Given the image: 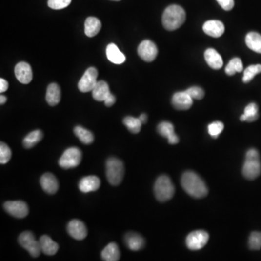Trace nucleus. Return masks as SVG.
I'll use <instances>...</instances> for the list:
<instances>
[{
  "label": "nucleus",
  "instance_id": "10",
  "mask_svg": "<svg viewBox=\"0 0 261 261\" xmlns=\"http://www.w3.org/2000/svg\"><path fill=\"white\" fill-rule=\"evenodd\" d=\"M4 208L7 213L18 219H23L28 216V205L21 201H7L4 204Z\"/></svg>",
  "mask_w": 261,
  "mask_h": 261
},
{
  "label": "nucleus",
  "instance_id": "43",
  "mask_svg": "<svg viewBox=\"0 0 261 261\" xmlns=\"http://www.w3.org/2000/svg\"><path fill=\"white\" fill-rule=\"evenodd\" d=\"M6 101H7V98H6L4 95H1V96H0V104H4L5 103Z\"/></svg>",
  "mask_w": 261,
  "mask_h": 261
},
{
  "label": "nucleus",
  "instance_id": "40",
  "mask_svg": "<svg viewBox=\"0 0 261 261\" xmlns=\"http://www.w3.org/2000/svg\"><path fill=\"white\" fill-rule=\"evenodd\" d=\"M116 100V97H115L113 94H110V95H109L108 98L104 100V104H105L107 107H111V106H113V104H115Z\"/></svg>",
  "mask_w": 261,
  "mask_h": 261
},
{
  "label": "nucleus",
  "instance_id": "36",
  "mask_svg": "<svg viewBox=\"0 0 261 261\" xmlns=\"http://www.w3.org/2000/svg\"><path fill=\"white\" fill-rule=\"evenodd\" d=\"M223 129H224V125L220 121L213 122L209 124L208 127L209 134L214 138L219 137Z\"/></svg>",
  "mask_w": 261,
  "mask_h": 261
},
{
  "label": "nucleus",
  "instance_id": "39",
  "mask_svg": "<svg viewBox=\"0 0 261 261\" xmlns=\"http://www.w3.org/2000/svg\"><path fill=\"white\" fill-rule=\"evenodd\" d=\"M217 1L220 4L221 7L226 11L232 10L235 6L234 0H217Z\"/></svg>",
  "mask_w": 261,
  "mask_h": 261
},
{
  "label": "nucleus",
  "instance_id": "16",
  "mask_svg": "<svg viewBox=\"0 0 261 261\" xmlns=\"http://www.w3.org/2000/svg\"><path fill=\"white\" fill-rule=\"evenodd\" d=\"M101 181L96 176H88L83 177L79 181V187L83 193L95 192L100 187Z\"/></svg>",
  "mask_w": 261,
  "mask_h": 261
},
{
  "label": "nucleus",
  "instance_id": "15",
  "mask_svg": "<svg viewBox=\"0 0 261 261\" xmlns=\"http://www.w3.org/2000/svg\"><path fill=\"white\" fill-rule=\"evenodd\" d=\"M158 131L161 136L168 139V143L176 144L179 143L178 136L174 132V126L168 121L161 122L158 126Z\"/></svg>",
  "mask_w": 261,
  "mask_h": 261
},
{
  "label": "nucleus",
  "instance_id": "41",
  "mask_svg": "<svg viewBox=\"0 0 261 261\" xmlns=\"http://www.w3.org/2000/svg\"><path fill=\"white\" fill-rule=\"evenodd\" d=\"M8 82L4 79H0V92L3 93V92H6L8 89Z\"/></svg>",
  "mask_w": 261,
  "mask_h": 261
},
{
  "label": "nucleus",
  "instance_id": "24",
  "mask_svg": "<svg viewBox=\"0 0 261 261\" xmlns=\"http://www.w3.org/2000/svg\"><path fill=\"white\" fill-rule=\"evenodd\" d=\"M61 100V90L60 86L56 83H52L49 85L46 93V100L50 106L57 105Z\"/></svg>",
  "mask_w": 261,
  "mask_h": 261
},
{
  "label": "nucleus",
  "instance_id": "20",
  "mask_svg": "<svg viewBox=\"0 0 261 261\" xmlns=\"http://www.w3.org/2000/svg\"><path fill=\"white\" fill-rule=\"evenodd\" d=\"M106 55L107 59L116 65H120L126 61V56L123 52H120L116 44L111 43L106 48Z\"/></svg>",
  "mask_w": 261,
  "mask_h": 261
},
{
  "label": "nucleus",
  "instance_id": "1",
  "mask_svg": "<svg viewBox=\"0 0 261 261\" xmlns=\"http://www.w3.org/2000/svg\"><path fill=\"white\" fill-rule=\"evenodd\" d=\"M181 186L185 192L195 198H202L208 193L205 181L193 171H186L181 177Z\"/></svg>",
  "mask_w": 261,
  "mask_h": 261
},
{
  "label": "nucleus",
  "instance_id": "29",
  "mask_svg": "<svg viewBox=\"0 0 261 261\" xmlns=\"http://www.w3.org/2000/svg\"><path fill=\"white\" fill-rule=\"evenodd\" d=\"M43 137H44V134L41 130L38 129V130L31 131L23 140V146L26 149L32 148L42 140Z\"/></svg>",
  "mask_w": 261,
  "mask_h": 261
},
{
  "label": "nucleus",
  "instance_id": "30",
  "mask_svg": "<svg viewBox=\"0 0 261 261\" xmlns=\"http://www.w3.org/2000/svg\"><path fill=\"white\" fill-rule=\"evenodd\" d=\"M74 134L80 140L82 143L85 144H92L95 140L93 134L90 131L81 127V126H76L74 128Z\"/></svg>",
  "mask_w": 261,
  "mask_h": 261
},
{
  "label": "nucleus",
  "instance_id": "33",
  "mask_svg": "<svg viewBox=\"0 0 261 261\" xmlns=\"http://www.w3.org/2000/svg\"><path fill=\"white\" fill-rule=\"evenodd\" d=\"M261 73V65L257 64V65H251L247 67L244 71V75H243L242 80L244 83H249L250 80H253V78L256 77L257 74Z\"/></svg>",
  "mask_w": 261,
  "mask_h": 261
},
{
  "label": "nucleus",
  "instance_id": "14",
  "mask_svg": "<svg viewBox=\"0 0 261 261\" xmlns=\"http://www.w3.org/2000/svg\"><path fill=\"white\" fill-rule=\"evenodd\" d=\"M15 74L19 81L23 84H28L33 79L32 69L26 62H20L16 65Z\"/></svg>",
  "mask_w": 261,
  "mask_h": 261
},
{
  "label": "nucleus",
  "instance_id": "7",
  "mask_svg": "<svg viewBox=\"0 0 261 261\" xmlns=\"http://www.w3.org/2000/svg\"><path fill=\"white\" fill-rule=\"evenodd\" d=\"M19 242L21 247L26 249L32 257L37 258L41 253L40 241H37L34 234L31 232H25L19 236Z\"/></svg>",
  "mask_w": 261,
  "mask_h": 261
},
{
  "label": "nucleus",
  "instance_id": "23",
  "mask_svg": "<svg viewBox=\"0 0 261 261\" xmlns=\"http://www.w3.org/2000/svg\"><path fill=\"white\" fill-rule=\"evenodd\" d=\"M205 59L210 68L219 70L223 66V59L220 54L213 48H209L205 52Z\"/></svg>",
  "mask_w": 261,
  "mask_h": 261
},
{
  "label": "nucleus",
  "instance_id": "35",
  "mask_svg": "<svg viewBox=\"0 0 261 261\" xmlns=\"http://www.w3.org/2000/svg\"><path fill=\"white\" fill-rule=\"evenodd\" d=\"M11 156L12 152L10 147L5 143H0V163H7L10 161Z\"/></svg>",
  "mask_w": 261,
  "mask_h": 261
},
{
  "label": "nucleus",
  "instance_id": "44",
  "mask_svg": "<svg viewBox=\"0 0 261 261\" xmlns=\"http://www.w3.org/2000/svg\"><path fill=\"white\" fill-rule=\"evenodd\" d=\"M111 1H120V0H111Z\"/></svg>",
  "mask_w": 261,
  "mask_h": 261
},
{
  "label": "nucleus",
  "instance_id": "27",
  "mask_svg": "<svg viewBox=\"0 0 261 261\" xmlns=\"http://www.w3.org/2000/svg\"><path fill=\"white\" fill-rule=\"evenodd\" d=\"M245 42L248 48L261 54V35L257 32H250L247 34Z\"/></svg>",
  "mask_w": 261,
  "mask_h": 261
},
{
  "label": "nucleus",
  "instance_id": "3",
  "mask_svg": "<svg viewBox=\"0 0 261 261\" xmlns=\"http://www.w3.org/2000/svg\"><path fill=\"white\" fill-rule=\"evenodd\" d=\"M242 174L247 180H253L261 174L260 155L256 149H250L246 154Z\"/></svg>",
  "mask_w": 261,
  "mask_h": 261
},
{
  "label": "nucleus",
  "instance_id": "11",
  "mask_svg": "<svg viewBox=\"0 0 261 261\" xmlns=\"http://www.w3.org/2000/svg\"><path fill=\"white\" fill-rule=\"evenodd\" d=\"M138 55L146 62H153L158 55L156 44L150 40H144L138 47Z\"/></svg>",
  "mask_w": 261,
  "mask_h": 261
},
{
  "label": "nucleus",
  "instance_id": "38",
  "mask_svg": "<svg viewBox=\"0 0 261 261\" xmlns=\"http://www.w3.org/2000/svg\"><path fill=\"white\" fill-rule=\"evenodd\" d=\"M72 0H48V6L53 10L65 8L71 4Z\"/></svg>",
  "mask_w": 261,
  "mask_h": 261
},
{
  "label": "nucleus",
  "instance_id": "28",
  "mask_svg": "<svg viewBox=\"0 0 261 261\" xmlns=\"http://www.w3.org/2000/svg\"><path fill=\"white\" fill-rule=\"evenodd\" d=\"M259 107L256 103L249 104L244 109V113L240 117L241 121L253 122L259 119Z\"/></svg>",
  "mask_w": 261,
  "mask_h": 261
},
{
  "label": "nucleus",
  "instance_id": "17",
  "mask_svg": "<svg viewBox=\"0 0 261 261\" xmlns=\"http://www.w3.org/2000/svg\"><path fill=\"white\" fill-rule=\"evenodd\" d=\"M202 28L207 35L214 38L221 37L225 31L224 25L220 20H208L204 23Z\"/></svg>",
  "mask_w": 261,
  "mask_h": 261
},
{
  "label": "nucleus",
  "instance_id": "21",
  "mask_svg": "<svg viewBox=\"0 0 261 261\" xmlns=\"http://www.w3.org/2000/svg\"><path fill=\"white\" fill-rule=\"evenodd\" d=\"M92 92L94 99L98 102H104L111 94L109 89L108 83L104 80L98 81Z\"/></svg>",
  "mask_w": 261,
  "mask_h": 261
},
{
  "label": "nucleus",
  "instance_id": "19",
  "mask_svg": "<svg viewBox=\"0 0 261 261\" xmlns=\"http://www.w3.org/2000/svg\"><path fill=\"white\" fill-rule=\"evenodd\" d=\"M125 243L126 246L132 251H138L144 247L145 241L144 238L139 234L130 232L125 236Z\"/></svg>",
  "mask_w": 261,
  "mask_h": 261
},
{
  "label": "nucleus",
  "instance_id": "31",
  "mask_svg": "<svg viewBox=\"0 0 261 261\" xmlns=\"http://www.w3.org/2000/svg\"><path fill=\"white\" fill-rule=\"evenodd\" d=\"M123 124L126 126L129 131L133 134H138L141 130V123L140 119L137 118L127 116L123 119Z\"/></svg>",
  "mask_w": 261,
  "mask_h": 261
},
{
  "label": "nucleus",
  "instance_id": "26",
  "mask_svg": "<svg viewBox=\"0 0 261 261\" xmlns=\"http://www.w3.org/2000/svg\"><path fill=\"white\" fill-rule=\"evenodd\" d=\"M102 259L105 261H117L120 259V250L119 246L115 242H111L107 244L102 250Z\"/></svg>",
  "mask_w": 261,
  "mask_h": 261
},
{
  "label": "nucleus",
  "instance_id": "18",
  "mask_svg": "<svg viewBox=\"0 0 261 261\" xmlns=\"http://www.w3.org/2000/svg\"><path fill=\"white\" fill-rule=\"evenodd\" d=\"M40 184L43 190L50 195H53L58 192L59 183L56 177L51 173H46L40 179Z\"/></svg>",
  "mask_w": 261,
  "mask_h": 261
},
{
  "label": "nucleus",
  "instance_id": "6",
  "mask_svg": "<svg viewBox=\"0 0 261 261\" xmlns=\"http://www.w3.org/2000/svg\"><path fill=\"white\" fill-rule=\"evenodd\" d=\"M82 153L77 147H70L64 152L59 160V165L64 169L78 166L81 161Z\"/></svg>",
  "mask_w": 261,
  "mask_h": 261
},
{
  "label": "nucleus",
  "instance_id": "12",
  "mask_svg": "<svg viewBox=\"0 0 261 261\" xmlns=\"http://www.w3.org/2000/svg\"><path fill=\"white\" fill-rule=\"evenodd\" d=\"M68 234L77 240H83L87 236L86 225L80 221L74 219L69 222L67 226Z\"/></svg>",
  "mask_w": 261,
  "mask_h": 261
},
{
  "label": "nucleus",
  "instance_id": "5",
  "mask_svg": "<svg viewBox=\"0 0 261 261\" xmlns=\"http://www.w3.org/2000/svg\"><path fill=\"white\" fill-rule=\"evenodd\" d=\"M154 192L158 201L166 202L174 197L175 187L168 176L162 175L157 179Z\"/></svg>",
  "mask_w": 261,
  "mask_h": 261
},
{
  "label": "nucleus",
  "instance_id": "4",
  "mask_svg": "<svg viewBox=\"0 0 261 261\" xmlns=\"http://www.w3.org/2000/svg\"><path fill=\"white\" fill-rule=\"evenodd\" d=\"M123 162L116 158H110L106 162V177L109 183L113 186L120 184L124 177Z\"/></svg>",
  "mask_w": 261,
  "mask_h": 261
},
{
  "label": "nucleus",
  "instance_id": "42",
  "mask_svg": "<svg viewBox=\"0 0 261 261\" xmlns=\"http://www.w3.org/2000/svg\"><path fill=\"white\" fill-rule=\"evenodd\" d=\"M140 120H141V123L144 124V123H147V116L145 113H142V114L140 115V117H139Z\"/></svg>",
  "mask_w": 261,
  "mask_h": 261
},
{
  "label": "nucleus",
  "instance_id": "2",
  "mask_svg": "<svg viewBox=\"0 0 261 261\" xmlns=\"http://www.w3.org/2000/svg\"><path fill=\"white\" fill-rule=\"evenodd\" d=\"M186 20V13L180 5L168 6L162 14V22L164 28L168 31H174L180 28Z\"/></svg>",
  "mask_w": 261,
  "mask_h": 261
},
{
  "label": "nucleus",
  "instance_id": "25",
  "mask_svg": "<svg viewBox=\"0 0 261 261\" xmlns=\"http://www.w3.org/2000/svg\"><path fill=\"white\" fill-rule=\"evenodd\" d=\"M85 34L89 37H94L100 32L102 23L99 19L95 17H89L85 21Z\"/></svg>",
  "mask_w": 261,
  "mask_h": 261
},
{
  "label": "nucleus",
  "instance_id": "13",
  "mask_svg": "<svg viewBox=\"0 0 261 261\" xmlns=\"http://www.w3.org/2000/svg\"><path fill=\"white\" fill-rule=\"evenodd\" d=\"M173 106L177 110H189L193 104V99L189 96V94L184 92H179L174 94L172 98Z\"/></svg>",
  "mask_w": 261,
  "mask_h": 261
},
{
  "label": "nucleus",
  "instance_id": "34",
  "mask_svg": "<svg viewBox=\"0 0 261 261\" xmlns=\"http://www.w3.org/2000/svg\"><path fill=\"white\" fill-rule=\"evenodd\" d=\"M249 247L250 250H259L261 248V232H254L249 237Z\"/></svg>",
  "mask_w": 261,
  "mask_h": 261
},
{
  "label": "nucleus",
  "instance_id": "8",
  "mask_svg": "<svg viewBox=\"0 0 261 261\" xmlns=\"http://www.w3.org/2000/svg\"><path fill=\"white\" fill-rule=\"evenodd\" d=\"M209 240L208 232L203 230L191 232L186 239V244L191 250H199L203 248Z\"/></svg>",
  "mask_w": 261,
  "mask_h": 261
},
{
  "label": "nucleus",
  "instance_id": "22",
  "mask_svg": "<svg viewBox=\"0 0 261 261\" xmlns=\"http://www.w3.org/2000/svg\"><path fill=\"white\" fill-rule=\"evenodd\" d=\"M40 247H41V253L47 256H53L56 254L59 249V245L58 243L52 240L49 236L43 235L40 237Z\"/></svg>",
  "mask_w": 261,
  "mask_h": 261
},
{
  "label": "nucleus",
  "instance_id": "32",
  "mask_svg": "<svg viewBox=\"0 0 261 261\" xmlns=\"http://www.w3.org/2000/svg\"><path fill=\"white\" fill-rule=\"evenodd\" d=\"M243 71V64L241 60L239 58H235L231 60L230 62L225 68L226 74L229 76L235 75L236 73H241Z\"/></svg>",
  "mask_w": 261,
  "mask_h": 261
},
{
  "label": "nucleus",
  "instance_id": "9",
  "mask_svg": "<svg viewBox=\"0 0 261 261\" xmlns=\"http://www.w3.org/2000/svg\"><path fill=\"white\" fill-rule=\"evenodd\" d=\"M98 70L94 67L88 68L79 81L78 87L81 92H89L93 90L98 83Z\"/></svg>",
  "mask_w": 261,
  "mask_h": 261
},
{
  "label": "nucleus",
  "instance_id": "37",
  "mask_svg": "<svg viewBox=\"0 0 261 261\" xmlns=\"http://www.w3.org/2000/svg\"><path fill=\"white\" fill-rule=\"evenodd\" d=\"M186 92L189 94V96L192 99L197 100H202L205 96V92H204L203 89L199 87V86H192V87L186 89Z\"/></svg>",
  "mask_w": 261,
  "mask_h": 261
}]
</instances>
